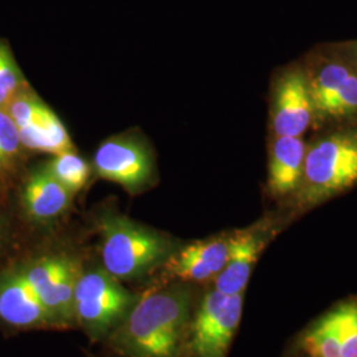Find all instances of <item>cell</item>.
<instances>
[{"label":"cell","mask_w":357,"mask_h":357,"mask_svg":"<svg viewBox=\"0 0 357 357\" xmlns=\"http://www.w3.org/2000/svg\"><path fill=\"white\" fill-rule=\"evenodd\" d=\"M191 312V293L176 284L147 293L112 333L115 351L126 357H178Z\"/></svg>","instance_id":"cell-1"},{"label":"cell","mask_w":357,"mask_h":357,"mask_svg":"<svg viewBox=\"0 0 357 357\" xmlns=\"http://www.w3.org/2000/svg\"><path fill=\"white\" fill-rule=\"evenodd\" d=\"M356 185L357 128L315 131L307 141L303 176L290 204L305 212Z\"/></svg>","instance_id":"cell-2"},{"label":"cell","mask_w":357,"mask_h":357,"mask_svg":"<svg viewBox=\"0 0 357 357\" xmlns=\"http://www.w3.org/2000/svg\"><path fill=\"white\" fill-rule=\"evenodd\" d=\"M314 107V131L357 128V75L332 45L321 44L299 60Z\"/></svg>","instance_id":"cell-3"},{"label":"cell","mask_w":357,"mask_h":357,"mask_svg":"<svg viewBox=\"0 0 357 357\" xmlns=\"http://www.w3.org/2000/svg\"><path fill=\"white\" fill-rule=\"evenodd\" d=\"M103 268L119 280L141 277L174 253L171 241L128 217L107 215L100 221Z\"/></svg>","instance_id":"cell-4"},{"label":"cell","mask_w":357,"mask_h":357,"mask_svg":"<svg viewBox=\"0 0 357 357\" xmlns=\"http://www.w3.org/2000/svg\"><path fill=\"white\" fill-rule=\"evenodd\" d=\"M138 299L105 268L90 270L77 278L75 318L91 336H103L126 318Z\"/></svg>","instance_id":"cell-5"},{"label":"cell","mask_w":357,"mask_h":357,"mask_svg":"<svg viewBox=\"0 0 357 357\" xmlns=\"http://www.w3.org/2000/svg\"><path fill=\"white\" fill-rule=\"evenodd\" d=\"M314 128V107L301 61L280 68L268 93V135L305 137Z\"/></svg>","instance_id":"cell-6"},{"label":"cell","mask_w":357,"mask_h":357,"mask_svg":"<svg viewBox=\"0 0 357 357\" xmlns=\"http://www.w3.org/2000/svg\"><path fill=\"white\" fill-rule=\"evenodd\" d=\"M243 294L227 295L213 289L205 295L191 327L195 357H225L243 315Z\"/></svg>","instance_id":"cell-7"},{"label":"cell","mask_w":357,"mask_h":357,"mask_svg":"<svg viewBox=\"0 0 357 357\" xmlns=\"http://www.w3.org/2000/svg\"><path fill=\"white\" fill-rule=\"evenodd\" d=\"M93 167L100 178L114 181L130 193L143 191L153 178V155L131 135L103 142L96 151Z\"/></svg>","instance_id":"cell-8"},{"label":"cell","mask_w":357,"mask_h":357,"mask_svg":"<svg viewBox=\"0 0 357 357\" xmlns=\"http://www.w3.org/2000/svg\"><path fill=\"white\" fill-rule=\"evenodd\" d=\"M23 273L54 324H66L75 318V290L79 273L72 259L61 255L45 257Z\"/></svg>","instance_id":"cell-9"},{"label":"cell","mask_w":357,"mask_h":357,"mask_svg":"<svg viewBox=\"0 0 357 357\" xmlns=\"http://www.w3.org/2000/svg\"><path fill=\"white\" fill-rule=\"evenodd\" d=\"M283 225L275 218H265L248 229L230 233L229 258L215 278V287L227 295L245 293L258 258Z\"/></svg>","instance_id":"cell-10"},{"label":"cell","mask_w":357,"mask_h":357,"mask_svg":"<svg viewBox=\"0 0 357 357\" xmlns=\"http://www.w3.org/2000/svg\"><path fill=\"white\" fill-rule=\"evenodd\" d=\"M230 234L185 245L165 261L167 281H215L229 258Z\"/></svg>","instance_id":"cell-11"},{"label":"cell","mask_w":357,"mask_h":357,"mask_svg":"<svg viewBox=\"0 0 357 357\" xmlns=\"http://www.w3.org/2000/svg\"><path fill=\"white\" fill-rule=\"evenodd\" d=\"M305 137L268 135V190L277 200H291L298 191L306 159Z\"/></svg>","instance_id":"cell-12"},{"label":"cell","mask_w":357,"mask_h":357,"mask_svg":"<svg viewBox=\"0 0 357 357\" xmlns=\"http://www.w3.org/2000/svg\"><path fill=\"white\" fill-rule=\"evenodd\" d=\"M0 319L15 327L54 324L23 271L10 274L0 282Z\"/></svg>","instance_id":"cell-13"},{"label":"cell","mask_w":357,"mask_h":357,"mask_svg":"<svg viewBox=\"0 0 357 357\" xmlns=\"http://www.w3.org/2000/svg\"><path fill=\"white\" fill-rule=\"evenodd\" d=\"M72 197L73 193L53 178L47 168L38 169L28 178L22 195L26 215L40 222L64 215Z\"/></svg>","instance_id":"cell-14"},{"label":"cell","mask_w":357,"mask_h":357,"mask_svg":"<svg viewBox=\"0 0 357 357\" xmlns=\"http://www.w3.org/2000/svg\"><path fill=\"white\" fill-rule=\"evenodd\" d=\"M17 130L22 144L29 150L57 155L73 149L68 130L53 112L38 122L17 126Z\"/></svg>","instance_id":"cell-15"},{"label":"cell","mask_w":357,"mask_h":357,"mask_svg":"<svg viewBox=\"0 0 357 357\" xmlns=\"http://www.w3.org/2000/svg\"><path fill=\"white\" fill-rule=\"evenodd\" d=\"M342 335L328 314L311 326L301 337V347L308 357H340Z\"/></svg>","instance_id":"cell-16"},{"label":"cell","mask_w":357,"mask_h":357,"mask_svg":"<svg viewBox=\"0 0 357 357\" xmlns=\"http://www.w3.org/2000/svg\"><path fill=\"white\" fill-rule=\"evenodd\" d=\"M45 168L73 195L82 190L90 178L89 163L73 149L54 155Z\"/></svg>","instance_id":"cell-17"},{"label":"cell","mask_w":357,"mask_h":357,"mask_svg":"<svg viewBox=\"0 0 357 357\" xmlns=\"http://www.w3.org/2000/svg\"><path fill=\"white\" fill-rule=\"evenodd\" d=\"M29 89L13 60L10 48L0 41V109H6L15 97Z\"/></svg>","instance_id":"cell-18"},{"label":"cell","mask_w":357,"mask_h":357,"mask_svg":"<svg viewBox=\"0 0 357 357\" xmlns=\"http://www.w3.org/2000/svg\"><path fill=\"white\" fill-rule=\"evenodd\" d=\"M16 126H24L41 121L52 110L31 89L20 93L4 109Z\"/></svg>","instance_id":"cell-19"},{"label":"cell","mask_w":357,"mask_h":357,"mask_svg":"<svg viewBox=\"0 0 357 357\" xmlns=\"http://www.w3.org/2000/svg\"><path fill=\"white\" fill-rule=\"evenodd\" d=\"M23 144L13 118L0 109V174L7 172L17 160Z\"/></svg>","instance_id":"cell-20"},{"label":"cell","mask_w":357,"mask_h":357,"mask_svg":"<svg viewBox=\"0 0 357 357\" xmlns=\"http://www.w3.org/2000/svg\"><path fill=\"white\" fill-rule=\"evenodd\" d=\"M333 48L339 52V54L344 59L349 66L356 72L357 75V38L348 41L332 43Z\"/></svg>","instance_id":"cell-21"},{"label":"cell","mask_w":357,"mask_h":357,"mask_svg":"<svg viewBox=\"0 0 357 357\" xmlns=\"http://www.w3.org/2000/svg\"><path fill=\"white\" fill-rule=\"evenodd\" d=\"M340 357H357V332H351L342 340Z\"/></svg>","instance_id":"cell-22"}]
</instances>
